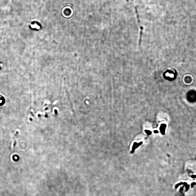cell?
I'll return each instance as SVG.
<instances>
[{
  "label": "cell",
  "instance_id": "obj_1",
  "mask_svg": "<svg viewBox=\"0 0 196 196\" xmlns=\"http://www.w3.org/2000/svg\"><path fill=\"white\" fill-rule=\"evenodd\" d=\"M134 9H135V11L136 12V15H137V21H138V25H139V28L140 29L139 42V46H140L141 45V39H142V32H143V28L141 25L140 21V19L139 18V15L138 10H137V7H135V8H134Z\"/></svg>",
  "mask_w": 196,
  "mask_h": 196
},
{
  "label": "cell",
  "instance_id": "obj_2",
  "mask_svg": "<svg viewBox=\"0 0 196 196\" xmlns=\"http://www.w3.org/2000/svg\"><path fill=\"white\" fill-rule=\"evenodd\" d=\"M166 125L165 124H162L161 125L160 128V130L161 134H163V135L165 134V130H166Z\"/></svg>",
  "mask_w": 196,
  "mask_h": 196
},
{
  "label": "cell",
  "instance_id": "obj_3",
  "mask_svg": "<svg viewBox=\"0 0 196 196\" xmlns=\"http://www.w3.org/2000/svg\"><path fill=\"white\" fill-rule=\"evenodd\" d=\"M142 143H143V142H139V143H138L136 142H134V145H133L132 150L131 153H133L136 148H137L139 146H140L141 145H142Z\"/></svg>",
  "mask_w": 196,
  "mask_h": 196
},
{
  "label": "cell",
  "instance_id": "obj_4",
  "mask_svg": "<svg viewBox=\"0 0 196 196\" xmlns=\"http://www.w3.org/2000/svg\"><path fill=\"white\" fill-rule=\"evenodd\" d=\"M145 132L148 134V135H150V134H152L151 131H150L146 130H145Z\"/></svg>",
  "mask_w": 196,
  "mask_h": 196
},
{
  "label": "cell",
  "instance_id": "obj_5",
  "mask_svg": "<svg viewBox=\"0 0 196 196\" xmlns=\"http://www.w3.org/2000/svg\"><path fill=\"white\" fill-rule=\"evenodd\" d=\"M154 133H158V131L157 130L154 131Z\"/></svg>",
  "mask_w": 196,
  "mask_h": 196
}]
</instances>
